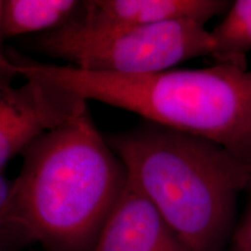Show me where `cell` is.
Returning <instances> with one entry per match:
<instances>
[{
	"label": "cell",
	"mask_w": 251,
	"mask_h": 251,
	"mask_svg": "<svg viewBox=\"0 0 251 251\" xmlns=\"http://www.w3.org/2000/svg\"><path fill=\"white\" fill-rule=\"evenodd\" d=\"M24 153L6 226L52 251H92L128 172L87 106Z\"/></svg>",
	"instance_id": "cell-1"
},
{
	"label": "cell",
	"mask_w": 251,
	"mask_h": 251,
	"mask_svg": "<svg viewBox=\"0 0 251 251\" xmlns=\"http://www.w3.org/2000/svg\"><path fill=\"white\" fill-rule=\"evenodd\" d=\"M108 144L188 251H225L251 164L203 137L150 124Z\"/></svg>",
	"instance_id": "cell-2"
},
{
	"label": "cell",
	"mask_w": 251,
	"mask_h": 251,
	"mask_svg": "<svg viewBox=\"0 0 251 251\" xmlns=\"http://www.w3.org/2000/svg\"><path fill=\"white\" fill-rule=\"evenodd\" d=\"M77 98L134 112L150 124L203 137L251 164V71L227 64L142 75L94 72L71 65L15 62Z\"/></svg>",
	"instance_id": "cell-3"
},
{
	"label": "cell",
	"mask_w": 251,
	"mask_h": 251,
	"mask_svg": "<svg viewBox=\"0 0 251 251\" xmlns=\"http://www.w3.org/2000/svg\"><path fill=\"white\" fill-rule=\"evenodd\" d=\"M40 47L81 70L142 75L212 56L214 41L205 25L193 21L107 28L86 26L74 17L41 37Z\"/></svg>",
	"instance_id": "cell-4"
},
{
	"label": "cell",
	"mask_w": 251,
	"mask_h": 251,
	"mask_svg": "<svg viewBox=\"0 0 251 251\" xmlns=\"http://www.w3.org/2000/svg\"><path fill=\"white\" fill-rule=\"evenodd\" d=\"M24 85L0 83V170L37 137L74 118L86 101L47 81L25 78Z\"/></svg>",
	"instance_id": "cell-5"
},
{
	"label": "cell",
	"mask_w": 251,
	"mask_h": 251,
	"mask_svg": "<svg viewBox=\"0 0 251 251\" xmlns=\"http://www.w3.org/2000/svg\"><path fill=\"white\" fill-rule=\"evenodd\" d=\"M92 251H188L128 177Z\"/></svg>",
	"instance_id": "cell-6"
},
{
	"label": "cell",
	"mask_w": 251,
	"mask_h": 251,
	"mask_svg": "<svg viewBox=\"0 0 251 251\" xmlns=\"http://www.w3.org/2000/svg\"><path fill=\"white\" fill-rule=\"evenodd\" d=\"M231 2L226 0H90L75 15L91 27L127 28L175 21L205 25L224 14Z\"/></svg>",
	"instance_id": "cell-7"
},
{
	"label": "cell",
	"mask_w": 251,
	"mask_h": 251,
	"mask_svg": "<svg viewBox=\"0 0 251 251\" xmlns=\"http://www.w3.org/2000/svg\"><path fill=\"white\" fill-rule=\"evenodd\" d=\"M76 0H5L1 5V36L57 29L79 11Z\"/></svg>",
	"instance_id": "cell-8"
},
{
	"label": "cell",
	"mask_w": 251,
	"mask_h": 251,
	"mask_svg": "<svg viewBox=\"0 0 251 251\" xmlns=\"http://www.w3.org/2000/svg\"><path fill=\"white\" fill-rule=\"evenodd\" d=\"M214 50L211 57L216 64L247 69V55L251 50V0L231 2L226 17L211 31Z\"/></svg>",
	"instance_id": "cell-9"
},
{
	"label": "cell",
	"mask_w": 251,
	"mask_h": 251,
	"mask_svg": "<svg viewBox=\"0 0 251 251\" xmlns=\"http://www.w3.org/2000/svg\"><path fill=\"white\" fill-rule=\"evenodd\" d=\"M251 191V187L249 188ZM228 251H251V197L241 222L235 227Z\"/></svg>",
	"instance_id": "cell-10"
},
{
	"label": "cell",
	"mask_w": 251,
	"mask_h": 251,
	"mask_svg": "<svg viewBox=\"0 0 251 251\" xmlns=\"http://www.w3.org/2000/svg\"><path fill=\"white\" fill-rule=\"evenodd\" d=\"M1 5L0 1V40H1ZM19 76L18 68L15 62H11V59L6 57L2 52L1 46H0V83H12V78Z\"/></svg>",
	"instance_id": "cell-11"
},
{
	"label": "cell",
	"mask_w": 251,
	"mask_h": 251,
	"mask_svg": "<svg viewBox=\"0 0 251 251\" xmlns=\"http://www.w3.org/2000/svg\"><path fill=\"white\" fill-rule=\"evenodd\" d=\"M12 188H13V183H9L4 176L0 174V229L6 226Z\"/></svg>",
	"instance_id": "cell-12"
}]
</instances>
